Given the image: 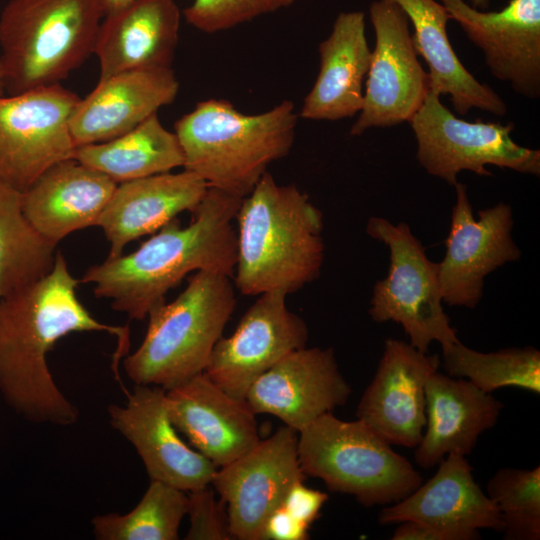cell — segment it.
Returning <instances> with one entry per match:
<instances>
[{
    "mask_svg": "<svg viewBox=\"0 0 540 540\" xmlns=\"http://www.w3.org/2000/svg\"><path fill=\"white\" fill-rule=\"evenodd\" d=\"M328 495L297 481L288 489L281 506L295 519L311 527L320 516Z\"/></svg>",
    "mask_w": 540,
    "mask_h": 540,
    "instance_id": "35",
    "label": "cell"
},
{
    "mask_svg": "<svg viewBox=\"0 0 540 540\" xmlns=\"http://www.w3.org/2000/svg\"><path fill=\"white\" fill-rule=\"evenodd\" d=\"M487 496L497 507L504 538H540V467L502 468L487 483Z\"/></svg>",
    "mask_w": 540,
    "mask_h": 540,
    "instance_id": "32",
    "label": "cell"
},
{
    "mask_svg": "<svg viewBox=\"0 0 540 540\" xmlns=\"http://www.w3.org/2000/svg\"><path fill=\"white\" fill-rule=\"evenodd\" d=\"M74 158L117 184L184 165L177 136L163 127L157 114L116 138L76 147Z\"/></svg>",
    "mask_w": 540,
    "mask_h": 540,
    "instance_id": "28",
    "label": "cell"
},
{
    "mask_svg": "<svg viewBox=\"0 0 540 540\" xmlns=\"http://www.w3.org/2000/svg\"><path fill=\"white\" fill-rule=\"evenodd\" d=\"M230 276L197 271L170 303L153 308L145 337L123 366L135 385L174 388L203 373L236 304Z\"/></svg>",
    "mask_w": 540,
    "mask_h": 540,
    "instance_id": "5",
    "label": "cell"
},
{
    "mask_svg": "<svg viewBox=\"0 0 540 540\" xmlns=\"http://www.w3.org/2000/svg\"><path fill=\"white\" fill-rule=\"evenodd\" d=\"M97 0H10L0 15V63L10 94L58 84L91 53Z\"/></svg>",
    "mask_w": 540,
    "mask_h": 540,
    "instance_id": "6",
    "label": "cell"
},
{
    "mask_svg": "<svg viewBox=\"0 0 540 540\" xmlns=\"http://www.w3.org/2000/svg\"><path fill=\"white\" fill-rule=\"evenodd\" d=\"M116 186L75 158L63 160L22 192L23 211L31 225L57 245L70 233L97 225Z\"/></svg>",
    "mask_w": 540,
    "mask_h": 540,
    "instance_id": "23",
    "label": "cell"
},
{
    "mask_svg": "<svg viewBox=\"0 0 540 540\" xmlns=\"http://www.w3.org/2000/svg\"><path fill=\"white\" fill-rule=\"evenodd\" d=\"M139 0H97L103 17L116 13Z\"/></svg>",
    "mask_w": 540,
    "mask_h": 540,
    "instance_id": "38",
    "label": "cell"
},
{
    "mask_svg": "<svg viewBox=\"0 0 540 540\" xmlns=\"http://www.w3.org/2000/svg\"><path fill=\"white\" fill-rule=\"evenodd\" d=\"M55 248L26 218L22 192L0 182V299L46 275Z\"/></svg>",
    "mask_w": 540,
    "mask_h": 540,
    "instance_id": "29",
    "label": "cell"
},
{
    "mask_svg": "<svg viewBox=\"0 0 540 540\" xmlns=\"http://www.w3.org/2000/svg\"><path fill=\"white\" fill-rule=\"evenodd\" d=\"M429 90L409 121L417 142L416 157L432 176L454 186L461 171L491 176L488 165L539 176L540 151L518 145L514 123L466 121L453 114Z\"/></svg>",
    "mask_w": 540,
    "mask_h": 540,
    "instance_id": "9",
    "label": "cell"
},
{
    "mask_svg": "<svg viewBox=\"0 0 540 540\" xmlns=\"http://www.w3.org/2000/svg\"><path fill=\"white\" fill-rule=\"evenodd\" d=\"M180 11L173 0H139L103 17L93 53L99 79L126 71L171 67Z\"/></svg>",
    "mask_w": 540,
    "mask_h": 540,
    "instance_id": "25",
    "label": "cell"
},
{
    "mask_svg": "<svg viewBox=\"0 0 540 540\" xmlns=\"http://www.w3.org/2000/svg\"><path fill=\"white\" fill-rule=\"evenodd\" d=\"M439 2L482 50L493 77L527 99L540 97V0H510L490 12L464 0Z\"/></svg>",
    "mask_w": 540,
    "mask_h": 540,
    "instance_id": "15",
    "label": "cell"
},
{
    "mask_svg": "<svg viewBox=\"0 0 540 540\" xmlns=\"http://www.w3.org/2000/svg\"><path fill=\"white\" fill-rule=\"evenodd\" d=\"M298 459L306 477L365 507L396 503L423 482L411 462L361 420L344 421L332 412L298 432Z\"/></svg>",
    "mask_w": 540,
    "mask_h": 540,
    "instance_id": "7",
    "label": "cell"
},
{
    "mask_svg": "<svg viewBox=\"0 0 540 540\" xmlns=\"http://www.w3.org/2000/svg\"><path fill=\"white\" fill-rule=\"evenodd\" d=\"M188 493L189 529L187 540H229L233 539L229 530L225 504L214 496L211 485Z\"/></svg>",
    "mask_w": 540,
    "mask_h": 540,
    "instance_id": "34",
    "label": "cell"
},
{
    "mask_svg": "<svg viewBox=\"0 0 540 540\" xmlns=\"http://www.w3.org/2000/svg\"><path fill=\"white\" fill-rule=\"evenodd\" d=\"M207 189L202 178L185 169L118 183L97 223L110 243L108 257L122 254L129 242L158 231L181 212H193Z\"/></svg>",
    "mask_w": 540,
    "mask_h": 540,
    "instance_id": "24",
    "label": "cell"
},
{
    "mask_svg": "<svg viewBox=\"0 0 540 540\" xmlns=\"http://www.w3.org/2000/svg\"><path fill=\"white\" fill-rule=\"evenodd\" d=\"M393 540H471L467 535L433 525L405 521L395 529Z\"/></svg>",
    "mask_w": 540,
    "mask_h": 540,
    "instance_id": "37",
    "label": "cell"
},
{
    "mask_svg": "<svg viewBox=\"0 0 540 540\" xmlns=\"http://www.w3.org/2000/svg\"><path fill=\"white\" fill-rule=\"evenodd\" d=\"M80 97L60 83L0 95V182L24 192L44 171L74 158L70 120Z\"/></svg>",
    "mask_w": 540,
    "mask_h": 540,
    "instance_id": "10",
    "label": "cell"
},
{
    "mask_svg": "<svg viewBox=\"0 0 540 540\" xmlns=\"http://www.w3.org/2000/svg\"><path fill=\"white\" fill-rule=\"evenodd\" d=\"M107 411L110 425L133 445L150 480L185 492L211 484L218 468L179 436L169 415L166 390L135 385L124 405L111 404Z\"/></svg>",
    "mask_w": 540,
    "mask_h": 540,
    "instance_id": "16",
    "label": "cell"
},
{
    "mask_svg": "<svg viewBox=\"0 0 540 540\" xmlns=\"http://www.w3.org/2000/svg\"><path fill=\"white\" fill-rule=\"evenodd\" d=\"M79 280L64 256L40 279L0 299V394L23 419L70 426L78 408L62 393L47 364L58 340L73 332H107L118 340L113 369L129 349V329L99 322L77 296Z\"/></svg>",
    "mask_w": 540,
    "mask_h": 540,
    "instance_id": "1",
    "label": "cell"
},
{
    "mask_svg": "<svg viewBox=\"0 0 540 540\" xmlns=\"http://www.w3.org/2000/svg\"><path fill=\"white\" fill-rule=\"evenodd\" d=\"M369 17L375 46L363 105L350 129L353 136L373 127L409 122L429 91L428 74L418 60L404 11L389 0H376L369 7Z\"/></svg>",
    "mask_w": 540,
    "mask_h": 540,
    "instance_id": "11",
    "label": "cell"
},
{
    "mask_svg": "<svg viewBox=\"0 0 540 540\" xmlns=\"http://www.w3.org/2000/svg\"><path fill=\"white\" fill-rule=\"evenodd\" d=\"M242 199L208 186L188 226L171 220L135 251L88 268L80 281L94 284L95 296L110 299L116 311L143 320L192 271L231 277L237 255L232 221Z\"/></svg>",
    "mask_w": 540,
    "mask_h": 540,
    "instance_id": "2",
    "label": "cell"
},
{
    "mask_svg": "<svg viewBox=\"0 0 540 540\" xmlns=\"http://www.w3.org/2000/svg\"><path fill=\"white\" fill-rule=\"evenodd\" d=\"M456 201L446 239V252L438 263L440 293L450 306L474 308L483 295L484 279L508 262L520 259L512 237V208L500 202L478 212L468 199L467 187L455 185Z\"/></svg>",
    "mask_w": 540,
    "mask_h": 540,
    "instance_id": "13",
    "label": "cell"
},
{
    "mask_svg": "<svg viewBox=\"0 0 540 540\" xmlns=\"http://www.w3.org/2000/svg\"><path fill=\"white\" fill-rule=\"evenodd\" d=\"M3 90H4L3 70H2L1 63H0V95H1V93H2Z\"/></svg>",
    "mask_w": 540,
    "mask_h": 540,
    "instance_id": "40",
    "label": "cell"
},
{
    "mask_svg": "<svg viewBox=\"0 0 540 540\" xmlns=\"http://www.w3.org/2000/svg\"><path fill=\"white\" fill-rule=\"evenodd\" d=\"M382 525L415 521L479 539V529L501 532L503 523L497 507L481 490L472 467L460 455H448L437 472L411 494L384 506L378 515Z\"/></svg>",
    "mask_w": 540,
    "mask_h": 540,
    "instance_id": "21",
    "label": "cell"
},
{
    "mask_svg": "<svg viewBox=\"0 0 540 540\" xmlns=\"http://www.w3.org/2000/svg\"><path fill=\"white\" fill-rule=\"evenodd\" d=\"M297 0H194L184 11L196 29L215 33L288 7Z\"/></svg>",
    "mask_w": 540,
    "mask_h": 540,
    "instance_id": "33",
    "label": "cell"
},
{
    "mask_svg": "<svg viewBox=\"0 0 540 540\" xmlns=\"http://www.w3.org/2000/svg\"><path fill=\"white\" fill-rule=\"evenodd\" d=\"M172 423L217 468L259 442L256 414L243 399L217 386L204 372L166 390Z\"/></svg>",
    "mask_w": 540,
    "mask_h": 540,
    "instance_id": "19",
    "label": "cell"
},
{
    "mask_svg": "<svg viewBox=\"0 0 540 540\" xmlns=\"http://www.w3.org/2000/svg\"><path fill=\"white\" fill-rule=\"evenodd\" d=\"M439 365L436 354L386 339L375 375L358 403L357 419L389 444L415 448L426 424V382Z\"/></svg>",
    "mask_w": 540,
    "mask_h": 540,
    "instance_id": "17",
    "label": "cell"
},
{
    "mask_svg": "<svg viewBox=\"0 0 540 540\" xmlns=\"http://www.w3.org/2000/svg\"><path fill=\"white\" fill-rule=\"evenodd\" d=\"M389 1L404 11L414 28L413 46L428 65L429 90L449 95L454 110L461 116L474 108L496 116L507 113L504 100L489 85L479 82L459 60L447 33L451 18L440 2Z\"/></svg>",
    "mask_w": 540,
    "mask_h": 540,
    "instance_id": "27",
    "label": "cell"
},
{
    "mask_svg": "<svg viewBox=\"0 0 540 540\" xmlns=\"http://www.w3.org/2000/svg\"><path fill=\"white\" fill-rule=\"evenodd\" d=\"M318 52L319 72L300 116L328 121L353 117L362 108L363 81L371 63L364 12H340Z\"/></svg>",
    "mask_w": 540,
    "mask_h": 540,
    "instance_id": "26",
    "label": "cell"
},
{
    "mask_svg": "<svg viewBox=\"0 0 540 540\" xmlns=\"http://www.w3.org/2000/svg\"><path fill=\"white\" fill-rule=\"evenodd\" d=\"M179 82L171 67L126 71L99 79L79 100L70 120L76 145L105 142L134 129L178 93Z\"/></svg>",
    "mask_w": 540,
    "mask_h": 540,
    "instance_id": "20",
    "label": "cell"
},
{
    "mask_svg": "<svg viewBox=\"0 0 540 540\" xmlns=\"http://www.w3.org/2000/svg\"><path fill=\"white\" fill-rule=\"evenodd\" d=\"M286 296L260 294L232 335L216 342L204 373L229 395L245 400L260 375L289 353L306 347L307 325L288 309Z\"/></svg>",
    "mask_w": 540,
    "mask_h": 540,
    "instance_id": "14",
    "label": "cell"
},
{
    "mask_svg": "<svg viewBox=\"0 0 540 540\" xmlns=\"http://www.w3.org/2000/svg\"><path fill=\"white\" fill-rule=\"evenodd\" d=\"M352 389L332 348H300L260 375L245 401L256 414H270L299 432L348 401Z\"/></svg>",
    "mask_w": 540,
    "mask_h": 540,
    "instance_id": "18",
    "label": "cell"
},
{
    "mask_svg": "<svg viewBox=\"0 0 540 540\" xmlns=\"http://www.w3.org/2000/svg\"><path fill=\"white\" fill-rule=\"evenodd\" d=\"M284 100L256 115L240 113L226 100L197 103L174 124L184 169L214 187L244 198L272 162L292 148L298 115Z\"/></svg>",
    "mask_w": 540,
    "mask_h": 540,
    "instance_id": "4",
    "label": "cell"
},
{
    "mask_svg": "<svg viewBox=\"0 0 540 540\" xmlns=\"http://www.w3.org/2000/svg\"><path fill=\"white\" fill-rule=\"evenodd\" d=\"M188 493L158 480L126 514L107 513L91 519L98 540H177L187 515Z\"/></svg>",
    "mask_w": 540,
    "mask_h": 540,
    "instance_id": "30",
    "label": "cell"
},
{
    "mask_svg": "<svg viewBox=\"0 0 540 540\" xmlns=\"http://www.w3.org/2000/svg\"><path fill=\"white\" fill-rule=\"evenodd\" d=\"M448 374L465 378L486 393L517 387L540 393V352L533 347L479 352L460 341L442 348Z\"/></svg>",
    "mask_w": 540,
    "mask_h": 540,
    "instance_id": "31",
    "label": "cell"
},
{
    "mask_svg": "<svg viewBox=\"0 0 540 540\" xmlns=\"http://www.w3.org/2000/svg\"><path fill=\"white\" fill-rule=\"evenodd\" d=\"M310 527L295 519L282 506L266 519L262 540H306Z\"/></svg>",
    "mask_w": 540,
    "mask_h": 540,
    "instance_id": "36",
    "label": "cell"
},
{
    "mask_svg": "<svg viewBox=\"0 0 540 540\" xmlns=\"http://www.w3.org/2000/svg\"><path fill=\"white\" fill-rule=\"evenodd\" d=\"M235 219V284L242 294L288 295L318 278L322 213L295 185L279 186L266 172L242 199Z\"/></svg>",
    "mask_w": 540,
    "mask_h": 540,
    "instance_id": "3",
    "label": "cell"
},
{
    "mask_svg": "<svg viewBox=\"0 0 540 540\" xmlns=\"http://www.w3.org/2000/svg\"><path fill=\"white\" fill-rule=\"evenodd\" d=\"M426 424L415 447L418 466L428 469L448 455L466 456L492 428L503 404L464 378L433 372L425 387Z\"/></svg>",
    "mask_w": 540,
    "mask_h": 540,
    "instance_id": "22",
    "label": "cell"
},
{
    "mask_svg": "<svg viewBox=\"0 0 540 540\" xmlns=\"http://www.w3.org/2000/svg\"><path fill=\"white\" fill-rule=\"evenodd\" d=\"M298 459V432L286 425L247 453L219 467L211 486L225 504L233 539L262 540L267 517L297 481H304Z\"/></svg>",
    "mask_w": 540,
    "mask_h": 540,
    "instance_id": "12",
    "label": "cell"
},
{
    "mask_svg": "<svg viewBox=\"0 0 540 540\" xmlns=\"http://www.w3.org/2000/svg\"><path fill=\"white\" fill-rule=\"evenodd\" d=\"M366 232L390 251L388 274L373 288L369 309L373 321L400 324L409 343L424 353L433 341L442 348L458 342L442 306L438 263L427 257L410 227L405 222L395 225L382 217H370Z\"/></svg>",
    "mask_w": 540,
    "mask_h": 540,
    "instance_id": "8",
    "label": "cell"
},
{
    "mask_svg": "<svg viewBox=\"0 0 540 540\" xmlns=\"http://www.w3.org/2000/svg\"><path fill=\"white\" fill-rule=\"evenodd\" d=\"M491 3V0H469V5L473 8L485 11Z\"/></svg>",
    "mask_w": 540,
    "mask_h": 540,
    "instance_id": "39",
    "label": "cell"
}]
</instances>
